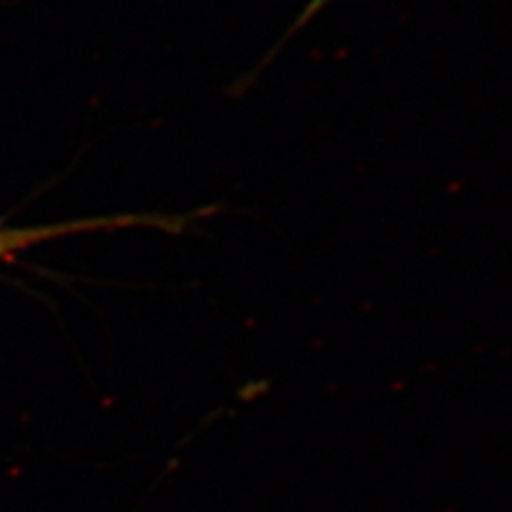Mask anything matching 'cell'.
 Instances as JSON below:
<instances>
[{
  "mask_svg": "<svg viewBox=\"0 0 512 512\" xmlns=\"http://www.w3.org/2000/svg\"><path fill=\"white\" fill-rule=\"evenodd\" d=\"M186 216H152V214H120V216H94V218H79L67 222H52V224H35V227H9L0 222V263L18 259V254L28 252L30 248L43 246L56 239L82 233L96 231H118L131 227H156L165 231H178L186 224Z\"/></svg>",
  "mask_w": 512,
  "mask_h": 512,
  "instance_id": "obj_1",
  "label": "cell"
},
{
  "mask_svg": "<svg viewBox=\"0 0 512 512\" xmlns=\"http://www.w3.org/2000/svg\"><path fill=\"white\" fill-rule=\"evenodd\" d=\"M331 3V0H310V3H308V7H306V11H303L301 13V18L297 20V24H295V28L293 30H297V28H301L303 24H306V22H310L312 18H316V13L320 11V9H325L327 5Z\"/></svg>",
  "mask_w": 512,
  "mask_h": 512,
  "instance_id": "obj_2",
  "label": "cell"
}]
</instances>
